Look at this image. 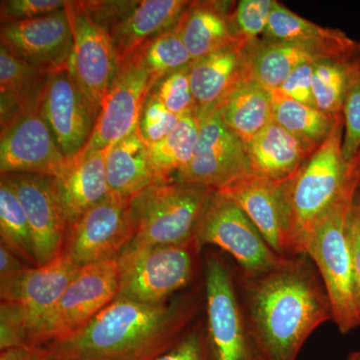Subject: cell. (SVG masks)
Segmentation results:
<instances>
[{"label": "cell", "instance_id": "cell-9", "mask_svg": "<svg viewBox=\"0 0 360 360\" xmlns=\"http://www.w3.org/2000/svg\"><path fill=\"white\" fill-rule=\"evenodd\" d=\"M120 272L118 258L80 267L77 276L40 326L33 338L32 348L63 340L85 328L115 300Z\"/></svg>", "mask_w": 360, "mask_h": 360}, {"label": "cell", "instance_id": "cell-13", "mask_svg": "<svg viewBox=\"0 0 360 360\" xmlns=\"http://www.w3.org/2000/svg\"><path fill=\"white\" fill-rule=\"evenodd\" d=\"M151 89L150 73L141 51L118 63L84 151L110 148L139 129L142 108Z\"/></svg>", "mask_w": 360, "mask_h": 360}, {"label": "cell", "instance_id": "cell-5", "mask_svg": "<svg viewBox=\"0 0 360 360\" xmlns=\"http://www.w3.org/2000/svg\"><path fill=\"white\" fill-rule=\"evenodd\" d=\"M345 122L341 115L323 143L292 177L290 186V241L293 255H304L315 224L328 212L347 184L352 160L342 155Z\"/></svg>", "mask_w": 360, "mask_h": 360}, {"label": "cell", "instance_id": "cell-6", "mask_svg": "<svg viewBox=\"0 0 360 360\" xmlns=\"http://www.w3.org/2000/svg\"><path fill=\"white\" fill-rule=\"evenodd\" d=\"M213 191L205 186L172 182L153 184L136 194L132 198L136 233L124 251L182 245L195 239L201 215Z\"/></svg>", "mask_w": 360, "mask_h": 360}, {"label": "cell", "instance_id": "cell-45", "mask_svg": "<svg viewBox=\"0 0 360 360\" xmlns=\"http://www.w3.org/2000/svg\"><path fill=\"white\" fill-rule=\"evenodd\" d=\"M345 360H360V350L352 352V354L348 355L347 359Z\"/></svg>", "mask_w": 360, "mask_h": 360}, {"label": "cell", "instance_id": "cell-35", "mask_svg": "<svg viewBox=\"0 0 360 360\" xmlns=\"http://www.w3.org/2000/svg\"><path fill=\"white\" fill-rule=\"evenodd\" d=\"M189 68L191 66L162 78L150 91L167 110L179 117L198 115L189 79Z\"/></svg>", "mask_w": 360, "mask_h": 360}, {"label": "cell", "instance_id": "cell-11", "mask_svg": "<svg viewBox=\"0 0 360 360\" xmlns=\"http://www.w3.org/2000/svg\"><path fill=\"white\" fill-rule=\"evenodd\" d=\"M135 233L132 198L110 194L70 225L63 252L79 267L116 259Z\"/></svg>", "mask_w": 360, "mask_h": 360}, {"label": "cell", "instance_id": "cell-21", "mask_svg": "<svg viewBox=\"0 0 360 360\" xmlns=\"http://www.w3.org/2000/svg\"><path fill=\"white\" fill-rule=\"evenodd\" d=\"M236 2L191 1L175 25L193 61L248 41L234 21Z\"/></svg>", "mask_w": 360, "mask_h": 360}, {"label": "cell", "instance_id": "cell-4", "mask_svg": "<svg viewBox=\"0 0 360 360\" xmlns=\"http://www.w3.org/2000/svg\"><path fill=\"white\" fill-rule=\"evenodd\" d=\"M79 269L63 252L42 266L0 277V350L32 348L40 326Z\"/></svg>", "mask_w": 360, "mask_h": 360}, {"label": "cell", "instance_id": "cell-23", "mask_svg": "<svg viewBox=\"0 0 360 360\" xmlns=\"http://www.w3.org/2000/svg\"><path fill=\"white\" fill-rule=\"evenodd\" d=\"M51 73L28 65L0 45V131L39 110Z\"/></svg>", "mask_w": 360, "mask_h": 360}, {"label": "cell", "instance_id": "cell-32", "mask_svg": "<svg viewBox=\"0 0 360 360\" xmlns=\"http://www.w3.org/2000/svg\"><path fill=\"white\" fill-rule=\"evenodd\" d=\"M274 122L300 141L319 148L328 139L341 115H331L314 106L293 101L271 90Z\"/></svg>", "mask_w": 360, "mask_h": 360}, {"label": "cell", "instance_id": "cell-14", "mask_svg": "<svg viewBox=\"0 0 360 360\" xmlns=\"http://www.w3.org/2000/svg\"><path fill=\"white\" fill-rule=\"evenodd\" d=\"M198 139L191 165L176 182L219 191L250 172L245 142L212 110L198 113Z\"/></svg>", "mask_w": 360, "mask_h": 360}, {"label": "cell", "instance_id": "cell-38", "mask_svg": "<svg viewBox=\"0 0 360 360\" xmlns=\"http://www.w3.org/2000/svg\"><path fill=\"white\" fill-rule=\"evenodd\" d=\"M155 360H212L206 323L196 321L172 347Z\"/></svg>", "mask_w": 360, "mask_h": 360}, {"label": "cell", "instance_id": "cell-18", "mask_svg": "<svg viewBox=\"0 0 360 360\" xmlns=\"http://www.w3.org/2000/svg\"><path fill=\"white\" fill-rule=\"evenodd\" d=\"M40 112L68 160L84 150L96 118L71 77L70 68L49 75Z\"/></svg>", "mask_w": 360, "mask_h": 360}, {"label": "cell", "instance_id": "cell-19", "mask_svg": "<svg viewBox=\"0 0 360 360\" xmlns=\"http://www.w3.org/2000/svg\"><path fill=\"white\" fill-rule=\"evenodd\" d=\"M39 110L1 134V174H30L56 177L68 163Z\"/></svg>", "mask_w": 360, "mask_h": 360}, {"label": "cell", "instance_id": "cell-24", "mask_svg": "<svg viewBox=\"0 0 360 360\" xmlns=\"http://www.w3.org/2000/svg\"><path fill=\"white\" fill-rule=\"evenodd\" d=\"M105 155L106 149L84 151L68 161L58 176L52 177L70 226L110 195Z\"/></svg>", "mask_w": 360, "mask_h": 360}, {"label": "cell", "instance_id": "cell-3", "mask_svg": "<svg viewBox=\"0 0 360 360\" xmlns=\"http://www.w3.org/2000/svg\"><path fill=\"white\" fill-rule=\"evenodd\" d=\"M360 186V150L352 160V170L335 202L319 220L304 246V255L319 270L333 309V321L343 335L360 326L355 291L348 219Z\"/></svg>", "mask_w": 360, "mask_h": 360}, {"label": "cell", "instance_id": "cell-37", "mask_svg": "<svg viewBox=\"0 0 360 360\" xmlns=\"http://www.w3.org/2000/svg\"><path fill=\"white\" fill-rule=\"evenodd\" d=\"M274 0H241L236 2L234 21L243 39L251 41L264 37Z\"/></svg>", "mask_w": 360, "mask_h": 360}, {"label": "cell", "instance_id": "cell-34", "mask_svg": "<svg viewBox=\"0 0 360 360\" xmlns=\"http://www.w3.org/2000/svg\"><path fill=\"white\" fill-rule=\"evenodd\" d=\"M139 51L150 73L153 89L162 78L193 63L175 26L149 40Z\"/></svg>", "mask_w": 360, "mask_h": 360}, {"label": "cell", "instance_id": "cell-31", "mask_svg": "<svg viewBox=\"0 0 360 360\" xmlns=\"http://www.w3.org/2000/svg\"><path fill=\"white\" fill-rule=\"evenodd\" d=\"M360 79V56L322 58L314 63L312 92L315 106L331 115H342L352 85Z\"/></svg>", "mask_w": 360, "mask_h": 360}, {"label": "cell", "instance_id": "cell-33", "mask_svg": "<svg viewBox=\"0 0 360 360\" xmlns=\"http://www.w3.org/2000/svg\"><path fill=\"white\" fill-rule=\"evenodd\" d=\"M0 236L1 243L11 248L26 264L37 266L27 217L13 184L4 174H1L0 180Z\"/></svg>", "mask_w": 360, "mask_h": 360}, {"label": "cell", "instance_id": "cell-46", "mask_svg": "<svg viewBox=\"0 0 360 360\" xmlns=\"http://www.w3.org/2000/svg\"><path fill=\"white\" fill-rule=\"evenodd\" d=\"M356 200L359 201V202L360 203V186L359 188V191H357Z\"/></svg>", "mask_w": 360, "mask_h": 360}, {"label": "cell", "instance_id": "cell-39", "mask_svg": "<svg viewBox=\"0 0 360 360\" xmlns=\"http://www.w3.org/2000/svg\"><path fill=\"white\" fill-rule=\"evenodd\" d=\"M63 0H2L0 2L1 25L33 20L65 8Z\"/></svg>", "mask_w": 360, "mask_h": 360}, {"label": "cell", "instance_id": "cell-17", "mask_svg": "<svg viewBox=\"0 0 360 360\" xmlns=\"http://www.w3.org/2000/svg\"><path fill=\"white\" fill-rule=\"evenodd\" d=\"M4 175L27 217L37 266L49 264L63 252L70 227L53 179L30 174Z\"/></svg>", "mask_w": 360, "mask_h": 360}, {"label": "cell", "instance_id": "cell-8", "mask_svg": "<svg viewBox=\"0 0 360 360\" xmlns=\"http://www.w3.org/2000/svg\"><path fill=\"white\" fill-rule=\"evenodd\" d=\"M198 238L182 243L124 251L120 257L116 297L146 304H160L187 288L200 264Z\"/></svg>", "mask_w": 360, "mask_h": 360}, {"label": "cell", "instance_id": "cell-12", "mask_svg": "<svg viewBox=\"0 0 360 360\" xmlns=\"http://www.w3.org/2000/svg\"><path fill=\"white\" fill-rule=\"evenodd\" d=\"M73 32L70 71L92 115L98 117L118 60L108 32L96 25L78 1L65 6Z\"/></svg>", "mask_w": 360, "mask_h": 360}, {"label": "cell", "instance_id": "cell-10", "mask_svg": "<svg viewBox=\"0 0 360 360\" xmlns=\"http://www.w3.org/2000/svg\"><path fill=\"white\" fill-rule=\"evenodd\" d=\"M196 238L201 246L221 248L245 272L264 271L284 257L272 250L245 212L231 198L214 191L198 224Z\"/></svg>", "mask_w": 360, "mask_h": 360}, {"label": "cell", "instance_id": "cell-7", "mask_svg": "<svg viewBox=\"0 0 360 360\" xmlns=\"http://www.w3.org/2000/svg\"><path fill=\"white\" fill-rule=\"evenodd\" d=\"M206 330L212 360H269L248 322L234 271L214 252L205 265Z\"/></svg>", "mask_w": 360, "mask_h": 360}, {"label": "cell", "instance_id": "cell-20", "mask_svg": "<svg viewBox=\"0 0 360 360\" xmlns=\"http://www.w3.org/2000/svg\"><path fill=\"white\" fill-rule=\"evenodd\" d=\"M187 0L123 1L105 32L115 49L118 63L141 51L149 40L174 27L188 6Z\"/></svg>", "mask_w": 360, "mask_h": 360}, {"label": "cell", "instance_id": "cell-47", "mask_svg": "<svg viewBox=\"0 0 360 360\" xmlns=\"http://www.w3.org/2000/svg\"><path fill=\"white\" fill-rule=\"evenodd\" d=\"M357 52H359L360 56V41L357 42Z\"/></svg>", "mask_w": 360, "mask_h": 360}, {"label": "cell", "instance_id": "cell-36", "mask_svg": "<svg viewBox=\"0 0 360 360\" xmlns=\"http://www.w3.org/2000/svg\"><path fill=\"white\" fill-rule=\"evenodd\" d=\"M179 116L170 112L153 94L149 92L143 108H142L139 129L146 146L165 139L179 122Z\"/></svg>", "mask_w": 360, "mask_h": 360}, {"label": "cell", "instance_id": "cell-16", "mask_svg": "<svg viewBox=\"0 0 360 360\" xmlns=\"http://www.w3.org/2000/svg\"><path fill=\"white\" fill-rule=\"evenodd\" d=\"M0 41L14 56L45 72L70 68L73 32L66 8L1 25Z\"/></svg>", "mask_w": 360, "mask_h": 360}, {"label": "cell", "instance_id": "cell-41", "mask_svg": "<svg viewBox=\"0 0 360 360\" xmlns=\"http://www.w3.org/2000/svg\"><path fill=\"white\" fill-rule=\"evenodd\" d=\"M314 63H304L295 68L279 87V91L293 101L316 108L312 92Z\"/></svg>", "mask_w": 360, "mask_h": 360}, {"label": "cell", "instance_id": "cell-22", "mask_svg": "<svg viewBox=\"0 0 360 360\" xmlns=\"http://www.w3.org/2000/svg\"><path fill=\"white\" fill-rule=\"evenodd\" d=\"M248 42L193 61L189 79L198 113L214 110L225 97L251 78L246 56Z\"/></svg>", "mask_w": 360, "mask_h": 360}, {"label": "cell", "instance_id": "cell-42", "mask_svg": "<svg viewBox=\"0 0 360 360\" xmlns=\"http://www.w3.org/2000/svg\"><path fill=\"white\" fill-rule=\"evenodd\" d=\"M348 236L352 246L355 291L360 309V203L356 198L348 219Z\"/></svg>", "mask_w": 360, "mask_h": 360}, {"label": "cell", "instance_id": "cell-43", "mask_svg": "<svg viewBox=\"0 0 360 360\" xmlns=\"http://www.w3.org/2000/svg\"><path fill=\"white\" fill-rule=\"evenodd\" d=\"M28 267L32 266H27L25 260L21 259L11 248L0 243V277L15 274Z\"/></svg>", "mask_w": 360, "mask_h": 360}, {"label": "cell", "instance_id": "cell-15", "mask_svg": "<svg viewBox=\"0 0 360 360\" xmlns=\"http://www.w3.org/2000/svg\"><path fill=\"white\" fill-rule=\"evenodd\" d=\"M293 176L274 180L248 172L217 191L245 212L267 245L281 255H293L290 201Z\"/></svg>", "mask_w": 360, "mask_h": 360}, {"label": "cell", "instance_id": "cell-28", "mask_svg": "<svg viewBox=\"0 0 360 360\" xmlns=\"http://www.w3.org/2000/svg\"><path fill=\"white\" fill-rule=\"evenodd\" d=\"M214 110L245 144L274 122L271 91L252 77L225 97Z\"/></svg>", "mask_w": 360, "mask_h": 360}, {"label": "cell", "instance_id": "cell-27", "mask_svg": "<svg viewBox=\"0 0 360 360\" xmlns=\"http://www.w3.org/2000/svg\"><path fill=\"white\" fill-rule=\"evenodd\" d=\"M105 168L110 193L120 198H134L158 184L139 129L106 148Z\"/></svg>", "mask_w": 360, "mask_h": 360}, {"label": "cell", "instance_id": "cell-40", "mask_svg": "<svg viewBox=\"0 0 360 360\" xmlns=\"http://www.w3.org/2000/svg\"><path fill=\"white\" fill-rule=\"evenodd\" d=\"M342 115L345 122L342 155L345 161H349L360 150V79L348 92Z\"/></svg>", "mask_w": 360, "mask_h": 360}, {"label": "cell", "instance_id": "cell-2", "mask_svg": "<svg viewBox=\"0 0 360 360\" xmlns=\"http://www.w3.org/2000/svg\"><path fill=\"white\" fill-rule=\"evenodd\" d=\"M201 293L194 288L160 304L116 297L75 335L39 348L54 360H155L196 321Z\"/></svg>", "mask_w": 360, "mask_h": 360}, {"label": "cell", "instance_id": "cell-1", "mask_svg": "<svg viewBox=\"0 0 360 360\" xmlns=\"http://www.w3.org/2000/svg\"><path fill=\"white\" fill-rule=\"evenodd\" d=\"M239 298L269 360H296L333 309L319 270L307 255H288L264 271H234Z\"/></svg>", "mask_w": 360, "mask_h": 360}, {"label": "cell", "instance_id": "cell-30", "mask_svg": "<svg viewBox=\"0 0 360 360\" xmlns=\"http://www.w3.org/2000/svg\"><path fill=\"white\" fill-rule=\"evenodd\" d=\"M198 139V115L180 118L165 139L148 146L149 161L158 184L176 182L193 160Z\"/></svg>", "mask_w": 360, "mask_h": 360}, {"label": "cell", "instance_id": "cell-44", "mask_svg": "<svg viewBox=\"0 0 360 360\" xmlns=\"http://www.w3.org/2000/svg\"><path fill=\"white\" fill-rule=\"evenodd\" d=\"M0 360H54L40 348H11L2 350Z\"/></svg>", "mask_w": 360, "mask_h": 360}, {"label": "cell", "instance_id": "cell-25", "mask_svg": "<svg viewBox=\"0 0 360 360\" xmlns=\"http://www.w3.org/2000/svg\"><path fill=\"white\" fill-rule=\"evenodd\" d=\"M262 37L309 47L322 58H352L359 53L357 42L342 30L316 25L276 0Z\"/></svg>", "mask_w": 360, "mask_h": 360}, {"label": "cell", "instance_id": "cell-29", "mask_svg": "<svg viewBox=\"0 0 360 360\" xmlns=\"http://www.w3.org/2000/svg\"><path fill=\"white\" fill-rule=\"evenodd\" d=\"M246 56L251 77L270 91L278 89L298 66L322 59L309 47L264 37L248 42Z\"/></svg>", "mask_w": 360, "mask_h": 360}, {"label": "cell", "instance_id": "cell-26", "mask_svg": "<svg viewBox=\"0 0 360 360\" xmlns=\"http://www.w3.org/2000/svg\"><path fill=\"white\" fill-rule=\"evenodd\" d=\"M245 148L250 172L274 180L293 176L317 149L276 122L248 142Z\"/></svg>", "mask_w": 360, "mask_h": 360}]
</instances>
